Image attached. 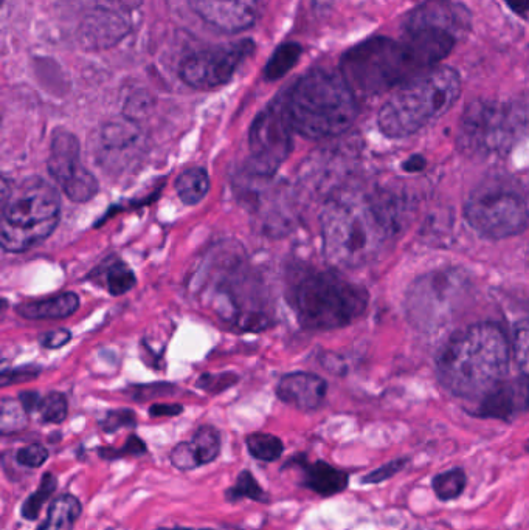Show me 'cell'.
Segmentation results:
<instances>
[{
	"label": "cell",
	"instance_id": "cell-21",
	"mask_svg": "<svg viewBox=\"0 0 529 530\" xmlns=\"http://www.w3.org/2000/svg\"><path fill=\"white\" fill-rule=\"evenodd\" d=\"M80 307L77 293L66 292L47 300L33 301L18 306V314L28 320H61L70 317Z\"/></svg>",
	"mask_w": 529,
	"mask_h": 530
},
{
	"label": "cell",
	"instance_id": "cell-1",
	"mask_svg": "<svg viewBox=\"0 0 529 530\" xmlns=\"http://www.w3.org/2000/svg\"><path fill=\"white\" fill-rule=\"evenodd\" d=\"M323 253L337 269H359L376 261L393 236L391 217L370 197L334 196L323 207Z\"/></svg>",
	"mask_w": 529,
	"mask_h": 530
},
{
	"label": "cell",
	"instance_id": "cell-19",
	"mask_svg": "<svg viewBox=\"0 0 529 530\" xmlns=\"http://www.w3.org/2000/svg\"><path fill=\"white\" fill-rule=\"evenodd\" d=\"M80 154V142L72 132L66 129L55 131L47 165H49L50 176L59 183V186L69 182L83 168Z\"/></svg>",
	"mask_w": 529,
	"mask_h": 530
},
{
	"label": "cell",
	"instance_id": "cell-29",
	"mask_svg": "<svg viewBox=\"0 0 529 530\" xmlns=\"http://www.w3.org/2000/svg\"><path fill=\"white\" fill-rule=\"evenodd\" d=\"M432 486L441 501L457 500L466 489V473L461 469L440 473L433 478Z\"/></svg>",
	"mask_w": 529,
	"mask_h": 530
},
{
	"label": "cell",
	"instance_id": "cell-20",
	"mask_svg": "<svg viewBox=\"0 0 529 530\" xmlns=\"http://www.w3.org/2000/svg\"><path fill=\"white\" fill-rule=\"evenodd\" d=\"M295 461L303 467V472H305V478L301 484L317 495L334 496L348 487V481H350L348 473L332 467L328 462L317 461L314 464H308L303 458L297 459V456H295Z\"/></svg>",
	"mask_w": 529,
	"mask_h": 530
},
{
	"label": "cell",
	"instance_id": "cell-26",
	"mask_svg": "<svg viewBox=\"0 0 529 530\" xmlns=\"http://www.w3.org/2000/svg\"><path fill=\"white\" fill-rule=\"evenodd\" d=\"M300 56L301 47L295 42H287V44L280 45L274 56L270 58L266 70H264L267 80L275 81L283 78L297 64Z\"/></svg>",
	"mask_w": 529,
	"mask_h": 530
},
{
	"label": "cell",
	"instance_id": "cell-34",
	"mask_svg": "<svg viewBox=\"0 0 529 530\" xmlns=\"http://www.w3.org/2000/svg\"><path fill=\"white\" fill-rule=\"evenodd\" d=\"M171 464L180 472H191V470L201 467L198 453L194 450L191 442H180L171 451Z\"/></svg>",
	"mask_w": 529,
	"mask_h": 530
},
{
	"label": "cell",
	"instance_id": "cell-24",
	"mask_svg": "<svg viewBox=\"0 0 529 530\" xmlns=\"http://www.w3.org/2000/svg\"><path fill=\"white\" fill-rule=\"evenodd\" d=\"M247 450L253 458L263 462H274L284 451L283 441L274 434L252 433L246 438Z\"/></svg>",
	"mask_w": 529,
	"mask_h": 530
},
{
	"label": "cell",
	"instance_id": "cell-36",
	"mask_svg": "<svg viewBox=\"0 0 529 530\" xmlns=\"http://www.w3.org/2000/svg\"><path fill=\"white\" fill-rule=\"evenodd\" d=\"M145 442L139 438V436H129L128 441H126L125 447L120 448V450H115V448H101L98 453H100L101 458L108 459V461H115V459H122L125 456H139L146 455Z\"/></svg>",
	"mask_w": 529,
	"mask_h": 530
},
{
	"label": "cell",
	"instance_id": "cell-38",
	"mask_svg": "<svg viewBox=\"0 0 529 530\" xmlns=\"http://www.w3.org/2000/svg\"><path fill=\"white\" fill-rule=\"evenodd\" d=\"M408 459L401 458L395 459V461L388 462V464L382 465L379 469L374 472L368 473L367 476L362 478L364 484H379V482L387 481V479L393 478L398 475L399 472L407 467Z\"/></svg>",
	"mask_w": 529,
	"mask_h": 530
},
{
	"label": "cell",
	"instance_id": "cell-49",
	"mask_svg": "<svg viewBox=\"0 0 529 530\" xmlns=\"http://www.w3.org/2000/svg\"><path fill=\"white\" fill-rule=\"evenodd\" d=\"M199 530H211V529H199Z\"/></svg>",
	"mask_w": 529,
	"mask_h": 530
},
{
	"label": "cell",
	"instance_id": "cell-44",
	"mask_svg": "<svg viewBox=\"0 0 529 530\" xmlns=\"http://www.w3.org/2000/svg\"><path fill=\"white\" fill-rule=\"evenodd\" d=\"M19 402L27 413H33L41 407L42 399L36 391H25L19 396Z\"/></svg>",
	"mask_w": 529,
	"mask_h": 530
},
{
	"label": "cell",
	"instance_id": "cell-7",
	"mask_svg": "<svg viewBox=\"0 0 529 530\" xmlns=\"http://www.w3.org/2000/svg\"><path fill=\"white\" fill-rule=\"evenodd\" d=\"M294 306L303 326L329 331L348 326L364 314L368 292L334 273H314L298 283Z\"/></svg>",
	"mask_w": 529,
	"mask_h": 530
},
{
	"label": "cell",
	"instance_id": "cell-33",
	"mask_svg": "<svg viewBox=\"0 0 529 530\" xmlns=\"http://www.w3.org/2000/svg\"><path fill=\"white\" fill-rule=\"evenodd\" d=\"M42 420L50 422V424H63L66 420L67 413H69V405L64 394L50 393L42 399L41 407H39Z\"/></svg>",
	"mask_w": 529,
	"mask_h": 530
},
{
	"label": "cell",
	"instance_id": "cell-3",
	"mask_svg": "<svg viewBox=\"0 0 529 530\" xmlns=\"http://www.w3.org/2000/svg\"><path fill=\"white\" fill-rule=\"evenodd\" d=\"M284 101L294 131L311 140L345 134L359 115L356 93L342 73L329 70L301 76Z\"/></svg>",
	"mask_w": 529,
	"mask_h": 530
},
{
	"label": "cell",
	"instance_id": "cell-47",
	"mask_svg": "<svg viewBox=\"0 0 529 530\" xmlns=\"http://www.w3.org/2000/svg\"><path fill=\"white\" fill-rule=\"evenodd\" d=\"M157 530H194V529H188V527H174V529H168V527H160V529Z\"/></svg>",
	"mask_w": 529,
	"mask_h": 530
},
{
	"label": "cell",
	"instance_id": "cell-16",
	"mask_svg": "<svg viewBox=\"0 0 529 530\" xmlns=\"http://www.w3.org/2000/svg\"><path fill=\"white\" fill-rule=\"evenodd\" d=\"M191 8L211 27L239 33L255 24L260 0H190Z\"/></svg>",
	"mask_w": 529,
	"mask_h": 530
},
{
	"label": "cell",
	"instance_id": "cell-46",
	"mask_svg": "<svg viewBox=\"0 0 529 530\" xmlns=\"http://www.w3.org/2000/svg\"><path fill=\"white\" fill-rule=\"evenodd\" d=\"M402 168H404L405 171H408V173H418L421 169L426 168V160H424V157H421V155H413V157H410V159L404 163Z\"/></svg>",
	"mask_w": 529,
	"mask_h": 530
},
{
	"label": "cell",
	"instance_id": "cell-42",
	"mask_svg": "<svg viewBox=\"0 0 529 530\" xmlns=\"http://www.w3.org/2000/svg\"><path fill=\"white\" fill-rule=\"evenodd\" d=\"M69 331L66 329H58V331L49 332V334L42 335L41 345L47 349H58L61 346L67 345L70 341Z\"/></svg>",
	"mask_w": 529,
	"mask_h": 530
},
{
	"label": "cell",
	"instance_id": "cell-2",
	"mask_svg": "<svg viewBox=\"0 0 529 530\" xmlns=\"http://www.w3.org/2000/svg\"><path fill=\"white\" fill-rule=\"evenodd\" d=\"M509 368L505 332L492 323L474 324L453 335L438 357L441 385L458 397H485Z\"/></svg>",
	"mask_w": 529,
	"mask_h": 530
},
{
	"label": "cell",
	"instance_id": "cell-30",
	"mask_svg": "<svg viewBox=\"0 0 529 530\" xmlns=\"http://www.w3.org/2000/svg\"><path fill=\"white\" fill-rule=\"evenodd\" d=\"M225 496H227L229 501H239L243 500V498H249V500L256 501V503H267L269 501L267 493L258 484L250 470H243V472L239 473L235 486L230 487L225 492Z\"/></svg>",
	"mask_w": 529,
	"mask_h": 530
},
{
	"label": "cell",
	"instance_id": "cell-43",
	"mask_svg": "<svg viewBox=\"0 0 529 530\" xmlns=\"http://www.w3.org/2000/svg\"><path fill=\"white\" fill-rule=\"evenodd\" d=\"M182 411H184L182 405H176V403H156V405L149 408V414L153 417L179 416Z\"/></svg>",
	"mask_w": 529,
	"mask_h": 530
},
{
	"label": "cell",
	"instance_id": "cell-45",
	"mask_svg": "<svg viewBox=\"0 0 529 530\" xmlns=\"http://www.w3.org/2000/svg\"><path fill=\"white\" fill-rule=\"evenodd\" d=\"M506 7L512 11V13L517 14V16H522L526 18L529 14V0H503Z\"/></svg>",
	"mask_w": 529,
	"mask_h": 530
},
{
	"label": "cell",
	"instance_id": "cell-11",
	"mask_svg": "<svg viewBox=\"0 0 529 530\" xmlns=\"http://www.w3.org/2000/svg\"><path fill=\"white\" fill-rule=\"evenodd\" d=\"M291 120L286 101L270 103L253 121L249 132L252 171L261 179L274 177L292 151Z\"/></svg>",
	"mask_w": 529,
	"mask_h": 530
},
{
	"label": "cell",
	"instance_id": "cell-41",
	"mask_svg": "<svg viewBox=\"0 0 529 530\" xmlns=\"http://www.w3.org/2000/svg\"><path fill=\"white\" fill-rule=\"evenodd\" d=\"M39 369L35 366H27V368L11 369L2 374V385L7 386L11 383L27 382L38 377Z\"/></svg>",
	"mask_w": 529,
	"mask_h": 530
},
{
	"label": "cell",
	"instance_id": "cell-27",
	"mask_svg": "<svg viewBox=\"0 0 529 530\" xmlns=\"http://www.w3.org/2000/svg\"><path fill=\"white\" fill-rule=\"evenodd\" d=\"M64 194L69 197L72 202L77 204H84L89 202L90 199H94L98 193V180L94 174L90 173L89 169L81 168L69 182L64 183L63 186Z\"/></svg>",
	"mask_w": 529,
	"mask_h": 530
},
{
	"label": "cell",
	"instance_id": "cell-4",
	"mask_svg": "<svg viewBox=\"0 0 529 530\" xmlns=\"http://www.w3.org/2000/svg\"><path fill=\"white\" fill-rule=\"evenodd\" d=\"M461 95V76L449 66H438L413 76L385 101L377 126L388 138L418 134L443 117Z\"/></svg>",
	"mask_w": 529,
	"mask_h": 530
},
{
	"label": "cell",
	"instance_id": "cell-18",
	"mask_svg": "<svg viewBox=\"0 0 529 530\" xmlns=\"http://www.w3.org/2000/svg\"><path fill=\"white\" fill-rule=\"evenodd\" d=\"M328 385L322 377L311 372H292L280 380L277 396L281 402L301 411H312L322 405Z\"/></svg>",
	"mask_w": 529,
	"mask_h": 530
},
{
	"label": "cell",
	"instance_id": "cell-12",
	"mask_svg": "<svg viewBox=\"0 0 529 530\" xmlns=\"http://www.w3.org/2000/svg\"><path fill=\"white\" fill-rule=\"evenodd\" d=\"M253 50L255 44L244 39L196 53L180 66V78L188 86L199 90L224 86L232 80L236 70L252 55Z\"/></svg>",
	"mask_w": 529,
	"mask_h": 530
},
{
	"label": "cell",
	"instance_id": "cell-8",
	"mask_svg": "<svg viewBox=\"0 0 529 530\" xmlns=\"http://www.w3.org/2000/svg\"><path fill=\"white\" fill-rule=\"evenodd\" d=\"M523 134V107L498 101L475 100L464 109L458 131V146L464 154L474 157L502 155Z\"/></svg>",
	"mask_w": 529,
	"mask_h": 530
},
{
	"label": "cell",
	"instance_id": "cell-10",
	"mask_svg": "<svg viewBox=\"0 0 529 530\" xmlns=\"http://www.w3.org/2000/svg\"><path fill=\"white\" fill-rule=\"evenodd\" d=\"M464 214L469 225L488 239L514 238L529 222L528 205L511 191H478L467 200Z\"/></svg>",
	"mask_w": 529,
	"mask_h": 530
},
{
	"label": "cell",
	"instance_id": "cell-32",
	"mask_svg": "<svg viewBox=\"0 0 529 530\" xmlns=\"http://www.w3.org/2000/svg\"><path fill=\"white\" fill-rule=\"evenodd\" d=\"M135 283H137V278L128 265L123 264V262H115L109 267L106 284H108L111 295H125L135 286Z\"/></svg>",
	"mask_w": 529,
	"mask_h": 530
},
{
	"label": "cell",
	"instance_id": "cell-14",
	"mask_svg": "<svg viewBox=\"0 0 529 530\" xmlns=\"http://www.w3.org/2000/svg\"><path fill=\"white\" fill-rule=\"evenodd\" d=\"M146 143L135 121L104 124L98 135L97 160L108 173L122 174L139 165L145 155Z\"/></svg>",
	"mask_w": 529,
	"mask_h": 530
},
{
	"label": "cell",
	"instance_id": "cell-6",
	"mask_svg": "<svg viewBox=\"0 0 529 530\" xmlns=\"http://www.w3.org/2000/svg\"><path fill=\"white\" fill-rule=\"evenodd\" d=\"M424 70L404 39L371 36L351 47L340 59V73L354 93L379 95L401 87Z\"/></svg>",
	"mask_w": 529,
	"mask_h": 530
},
{
	"label": "cell",
	"instance_id": "cell-48",
	"mask_svg": "<svg viewBox=\"0 0 529 530\" xmlns=\"http://www.w3.org/2000/svg\"><path fill=\"white\" fill-rule=\"evenodd\" d=\"M525 448H526V451H529V439L528 441H526Z\"/></svg>",
	"mask_w": 529,
	"mask_h": 530
},
{
	"label": "cell",
	"instance_id": "cell-22",
	"mask_svg": "<svg viewBox=\"0 0 529 530\" xmlns=\"http://www.w3.org/2000/svg\"><path fill=\"white\" fill-rule=\"evenodd\" d=\"M81 512H83V506L77 496L70 495V493L58 496L50 504L47 518L38 530H73L78 518L81 517Z\"/></svg>",
	"mask_w": 529,
	"mask_h": 530
},
{
	"label": "cell",
	"instance_id": "cell-25",
	"mask_svg": "<svg viewBox=\"0 0 529 530\" xmlns=\"http://www.w3.org/2000/svg\"><path fill=\"white\" fill-rule=\"evenodd\" d=\"M56 489H58V479H56V476L53 473H45L42 476L38 490H35L32 495L28 496L25 503L22 504V518L28 521L38 520L42 507L52 498Z\"/></svg>",
	"mask_w": 529,
	"mask_h": 530
},
{
	"label": "cell",
	"instance_id": "cell-40",
	"mask_svg": "<svg viewBox=\"0 0 529 530\" xmlns=\"http://www.w3.org/2000/svg\"><path fill=\"white\" fill-rule=\"evenodd\" d=\"M238 382V376L235 374H204L198 382L204 391L211 394H218L235 385Z\"/></svg>",
	"mask_w": 529,
	"mask_h": 530
},
{
	"label": "cell",
	"instance_id": "cell-37",
	"mask_svg": "<svg viewBox=\"0 0 529 530\" xmlns=\"http://www.w3.org/2000/svg\"><path fill=\"white\" fill-rule=\"evenodd\" d=\"M49 459V450L41 444H32L21 448L16 455V461L25 469H39Z\"/></svg>",
	"mask_w": 529,
	"mask_h": 530
},
{
	"label": "cell",
	"instance_id": "cell-17",
	"mask_svg": "<svg viewBox=\"0 0 529 530\" xmlns=\"http://www.w3.org/2000/svg\"><path fill=\"white\" fill-rule=\"evenodd\" d=\"M529 411V376L495 386L481 400L477 414L480 417L509 420Z\"/></svg>",
	"mask_w": 529,
	"mask_h": 530
},
{
	"label": "cell",
	"instance_id": "cell-13",
	"mask_svg": "<svg viewBox=\"0 0 529 530\" xmlns=\"http://www.w3.org/2000/svg\"><path fill=\"white\" fill-rule=\"evenodd\" d=\"M140 0H101L87 14L78 30L86 50H106L122 41L131 31V13Z\"/></svg>",
	"mask_w": 529,
	"mask_h": 530
},
{
	"label": "cell",
	"instance_id": "cell-39",
	"mask_svg": "<svg viewBox=\"0 0 529 530\" xmlns=\"http://www.w3.org/2000/svg\"><path fill=\"white\" fill-rule=\"evenodd\" d=\"M135 414L131 410H117L108 413V416L101 420V428L106 433H115L120 428L135 427Z\"/></svg>",
	"mask_w": 529,
	"mask_h": 530
},
{
	"label": "cell",
	"instance_id": "cell-23",
	"mask_svg": "<svg viewBox=\"0 0 529 530\" xmlns=\"http://www.w3.org/2000/svg\"><path fill=\"white\" fill-rule=\"evenodd\" d=\"M210 190V177L204 168H190L176 180V191L185 205H196Z\"/></svg>",
	"mask_w": 529,
	"mask_h": 530
},
{
	"label": "cell",
	"instance_id": "cell-31",
	"mask_svg": "<svg viewBox=\"0 0 529 530\" xmlns=\"http://www.w3.org/2000/svg\"><path fill=\"white\" fill-rule=\"evenodd\" d=\"M27 411L22 407L21 402L16 400H2L0 407V431L4 434L19 433L27 427Z\"/></svg>",
	"mask_w": 529,
	"mask_h": 530
},
{
	"label": "cell",
	"instance_id": "cell-5",
	"mask_svg": "<svg viewBox=\"0 0 529 530\" xmlns=\"http://www.w3.org/2000/svg\"><path fill=\"white\" fill-rule=\"evenodd\" d=\"M61 219V197L52 183L28 177L2 188L0 244L5 252L22 253L52 235Z\"/></svg>",
	"mask_w": 529,
	"mask_h": 530
},
{
	"label": "cell",
	"instance_id": "cell-9",
	"mask_svg": "<svg viewBox=\"0 0 529 530\" xmlns=\"http://www.w3.org/2000/svg\"><path fill=\"white\" fill-rule=\"evenodd\" d=\"M469 289L460 270H436L421 276L407 293L408 320L422 332L440 331L452 320Z\"/></svg>",
	"mask_w": 529,
	"mask_h": 530
},
{
	"label": "cell",
	"instance_id": "cell-15",
	"mask_svg": "<svg viewBox=\"0 0 529 530\" xmlns=\"http://www.w3.org/2000/svg\"><path fill=\"white\" fill-rule=\"evenodd\" d=\"M419 28H436L461 39L471 31L472 13L455 0H426L413 8L402 22V31Z\"/></svg>",
	"mask_w": 529,
	"mask_h": 530
},
{
	"label": "cell",
	"instance_id": "cell-28",
	"mask_svg": "<svg viewBox=\"0 0 529 530\" xmlns=\"http://www.w3.org/2000/svg\"><path fill=\"white\" fill-rule=\"evenodd\" d=\"M194 450L198 453L199 464L207 465L216 461L221 453V436L216 428L205 425L194 433L193 441Z\"/></svg>",
	"mask_w": 529,
	"mask_h": 530
},
{
	"label": "cell",
	"instance_id": "cell-35",
	"mask_svg": "<svg viewBox=\"0 0 529 530\" xmlns=\"http://www.w3.org/2000/svg\"><path fill=\"white\" fill-rule=\"evenodd\" d=\"M514 354L520 371L529 376V321H523L517 326L514 334Z\"/></svg>",
	"mask_w": 529,
	"mask_h": 530
}]
</instances>
